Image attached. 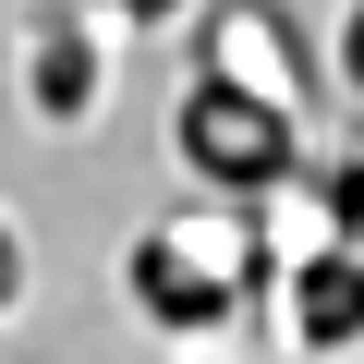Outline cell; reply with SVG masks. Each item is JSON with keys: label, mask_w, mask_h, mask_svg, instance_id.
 <instances>
[{"label": "cell", "mask_w": 364, "mask_h": 364, "mask_svg": "<svg viewBox=\"0 0 364 364\" xmlns=\"http://www.w3.org/2000/svg\"><path fill=\"white\" fill-rule=\"evenodd\" d=\"M25 279H37V255H25L13 219H0V316H25Z\"/></svg>", "instance_id": "cell-6"}, {"label": "cell", "mask_w": 364, "mask_h": 364, "mask_svg": "<svg viewBox=\"0 0 364 364\" xmlns=\"http://www.w3.org/2000/svg\"><path fill=\"white\" fill-rule=\"evenodd\" d=\"M134 304H146L158 328H219V316H231L219 267L182 243V231H146V243H134Z\"/></svg>", "instance_id": "cell-3"}, {"label": "cell", "mask_w": 364, "mask_h": 364, "mask_svg": "<svg viewBox=\"0 0 364 364\" xmlns=\"http://www.w3.org/2000/svg\"><path fill=\"white\" fill-rule=\"evenodd\" d=\"M97 97H109L97 13H85V0H37V13H25V109L49 134H73V122H97Z\"/></svg>", "instance_id": "cell-2"}, {"label": "cell", "mask_w": 364, "mask_h": 364, "mask_svg": "<svg viewBox=\"0 0 364 364\" xmlns=\"http://www.w3.org/2000/svg\"><path fill=\"white\" fill-rule=\"evenodd\" d=\"M182 158H195L207 182H231V195L279 182V170H291V97H267V85H243V73L195 85V109H182Z\"/></svg>", "instance_id": "cell-1"}, {"label": "cell", "mask_w": 364, "mask_h": 364, "mask_svg": "<svg viewBox=\"0 0 364 364\" xmlns=\"http://www.w3.org/2000/svg\"><path fill=\"white\" fill-rule=\"evenodd\" d=\"M85 13H97V25H122V37H158V25L195 13V0H85Z\"/></svg>", "instance_id": "cell-5"}, {"label": "cell", "mask_w": 364, "mask_h": 364, "mask_svg": "<svg viewBox=\"0 0 364 364\" xmlns=\"http://www.w3.org/2000/svg\"><path fill=\"white\" fill-rule=\"evenodd\" d=\"M340 73L364 85V0H352V13H340Z\"/></svg>", "instance_id": "cell-7"}, {"label": "cell", "mask_w": 364, "mask_h": 364, "mask_svg": "<svg viewBox=\"0 0 364 364\" xmlns=\"http://www.w3.org/2000/svg\"><path fill=\"white\" fill-rule=\"evenodd\" d=\"M291 328H304V352H352V340H364V255L316 243V255L291 267Z\"/></svg>", "instance_id": "cell-4"}]
</instances>
